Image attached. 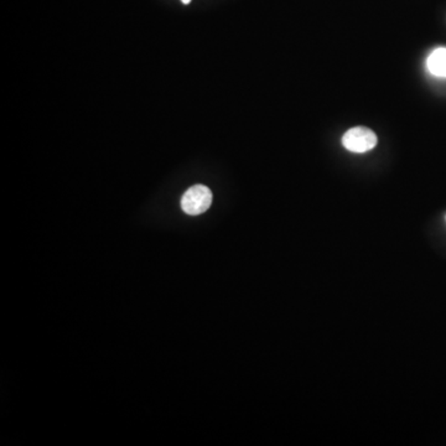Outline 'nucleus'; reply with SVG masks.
<instances>
[{"instance_id":"7ed1b4c3","label":"nucleus","mask_w":446,"mask_h":446,"mask_svg":"<svg viewBox=\"0 0 446 446\" xmlns=\"http://www.w3.org/2000/svg\"><path fill=\"white\" fill-rule=\"evenodd\" d=\"M427 66L428 69H429L434 76H437V77H446L445 48L434 50L432 54H430V56L428 57Z\"/></svg>"},{"instance_id":"20e7f679","label":"nucleus","mask_w":446,"mask_h":446,"mask_svg":"<svg viewBox=\"0 0 446 446\" xmlns=\"http://www.w3.org/2000/svg\"><path fill=\"white\" fill-rule=\"evenodd\" d=\"M182 4L187 5V4H190V1H191V0H182Z\"/></svg>"},{"instance_id":"f03ea898","label":"nucleus","mask_w":446,"mask_h":446,"mask_svg":"<svg viewBox=\"0 0 446 446\" xmlns=\"http://www.w3.org/2000/svg\"><path fill=\"white\" fill-rule=\"evenodd\" d=\"M378 138L372 129L367 127H355L348 129L342 137V145L352 152H367L376 147Z\"/></svg>"},{"instance_id":"f257e3e1","label":"nucleus","mask_w":446,"mask_h":446,"mask_svg":"<svg viewBox=\"0 0 446 446\" xmlns=\"http://www.w3.org/2000/svg\"><path fill=\"white\" fill-rule=\"evenodd\" d=\"M212 204V192L205 185H195L187 190L182 197V211L197 216L206 212Z\"/></svg>"}]
</instances>
